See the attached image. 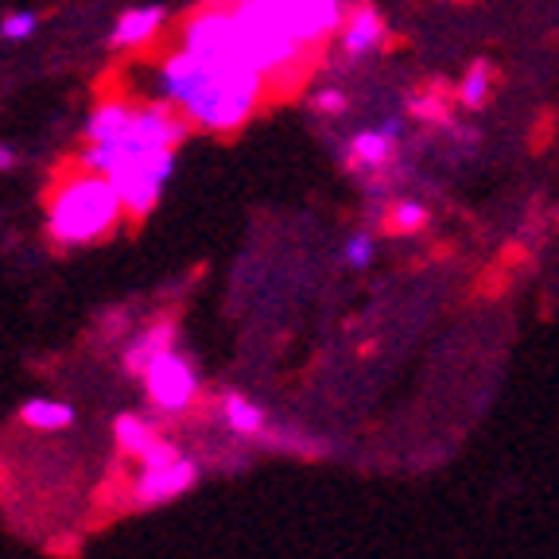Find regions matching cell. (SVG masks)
<instances>
[{
    "label": "cell",
    "instance_id": "obj_8",
    "mask_svg": "<svg viewBox=\"0 0 559 559\" xmlns=\"http://www.w3.org/2000/svg\"><path fill=\"white\" fill-rule=\"evenodd\" d=\"M272 16L284 24L292 39L304 47H319L342 27V0H264Z\"/></svg>",
    "mask_w": 559,
    "mask_h": 559
},
{
    "label": "cell",
    "instance_id": "obj_4",
    "mask_svg": "<svg viewBox=\"0 0 559 559\" xmlns=\"http://www.w3.org/2000/svg\"><path fill=\"white\" fill-rule=\"evenodd\" d=\"M175 47L199 55V59L214 62V67H229V62H245V32L237 20L234 4L229 9H199L183 20Z\"/></svg>",
    "mask_w": 559,
    "mask_h": 559
},
{
    "label": "cell",
    "instance_id": "obj_5",
    "mask_svg": "<svg viewBox=\"0 0 559 559\" xmlns=\"http://www.w3.org/2000/svg\"><path fill=\"white\" fill-rule=\"evenodd\" d=\"M194 481H199L194 459L179 454L167 439H159L148 454H140V478L132 498H136V506L152 509V506H164V501L183 498Z\"/></svg>",
    "mask_w": 559,
    "mask_h": 559
},
{
    "label": "cell",
    "instance_id": "obj_23",
    "mask_svg": "<svg viewBox=\"0 0 559 559\" xmlns=\"http://www.w3.org/2000/svg\"><path fill=\"white\" fill-rule=\"evenodd\" d=\"M9 167H16V152L9 144H0V171H9Z\"/></svg>",
    "mask_w": 559,
    "mask_h": 559
},
{
    "label": "cell",
    "instance_id": "obj_16",
    "mask_svg": "<svg viewBox=\"0 0 559 559\" xmlns=\"http://www.w3.org/2000/svg\"><path fill=\"white\" fill-rule=\"evenodd\" d=\"M114 439L121 443V451H129L140 459V454H148L152 447L159 443V431L152 428L144 416H129V412H124V416L114 419Z\"/></svg>",
    "mask_w": 559,
    "mask_h": 559
},
{
    "label": "cell",
    "instance_id": "obj_6",
    "mask_svg": "<svg viewBox=\"0 0 559 559\" xmlns=\"http://www.w3.org/2000/svg\"><path fill=\"white\" fill-rule=\"evenodd\" d=\"M175 171V148H159V152H144V156H132L117 167L109 179L121 191L124 214L132 222H144L156 210L159 194H164V183Z\"/></svg>",
    "mask_w": 559,
    "mask_h": 559
},
{
    "label": "cell",
    "instance_id": "obj_17",
    "mask_svg": "<svg viewBox=\"0 0 559 559\" xmlns=\"http://www.w3.org/2000/svg\"><path fill=\"white\" fill-rule=\"evenodd\" d=\"M493 79H498V70L489 67L486 59H478L463 74V86H459V105H466V109H481V105L489 102V94H493Z\"/></svg>",
    "mask_w": 559,
    "mask_h": 559
},
{
    "label": "cell",
    "instance_id": "obj_9",
    "mask_svg": "<svg viewBox=\"0 0 559 559\" xmlns=\"http://www.w3.org/2000/svg\"><path fill=\"white\" fill-rule=\"evenodd\" d=\"M384 39H389V35H384V20L369 0H361L358 9H349L346 20H342V27H338V47H342V55H349V59H361V55H369V51H381Z\"/></svg>",
    "mask_w": 559,
    "mask_h": 559
},
{
    "label": "cell",
    "instance_id": "obj_18",
    "mask_svg": "<svg viewBox=\"0 0 559 559\" xmlns=\"http://www.w3.org/2000/svg\"><path fill=\"white\" fill-rule=\"evenodd\" d=\"M428 206H419V202H408V199H401V202H393V206H389V214H384V234L389 237H408V234H419V229L428 226Z\"/></svg>",
    "mask_w": 559,
    "mask_h": 559
},
{
    "label": "cell",
    "instance_id": "obj_15",
    "mask_svg": "<svg viewBox=\"0 0 559 559\" xmlns=\"http://www.w3.org/2000/svg\"><path fill=\"white\" fill-rule=\"evenodd\" d=\"M20 419L35 431H67L74 424V408L62 401H47V396H35V401L20 404Z\"/></svg>",
    "mask_w": 559,
    "mask_h": 559
},
{
    "label": "cell",
    "instance_id": "obj_2",
    "mask_svg": "<svg viewBox=\"0 0 559 559\" xmlns=\"http://www.w3.org/2000/svg\"><path fill=\"white\" fill-rule=\"evenodd\" d=\"M124 218L121 191L102 171H62L59 187L47 199V229L59 245H94L114 234Z\"/></svg>",
    "mask_w": 559,
    "mask_h": 559
},
{
    "label": "cell",
    "instance_id": "obj_19",
    "mask_svg": "<svg viewBox=\"0 0 559 559\" xmlns=\"http://www.w3.org/2000/svg\"><path fill=\"white\" fill-rule=\"evenodd\" d=\"M443 90H428V94H419L416 102H412V114L419 117V121H436V124H451V114H447V105L451 102H443Z\"/></svg>",
    "mask_w": 559,
    "mask_h": 559
},
{
    "label": "cell",
    "instance_id": "obj_12",
    "mask_svg": "<svg viewBox=\"0 0 559 559\" xmlns=\"http://www.w3.org/2000/svg\"><path fill=\"white\" fill-rule=\"evenodd\" d=\"M164 349H175V326L171 323L148 326V331L140 334V338H132V346L124 349V369H129L132 377H140Z\"/></svg>",
    "mask_w": 559,
    "mask_h": 559
},
{
    "label": "cell",
    "instance_id": "obj_1",
    "mask_svg": "<svg viewBox=\"0 0 559 559\" xmlns=\"http://www.w3.org/2000/svg\"><path fill=\"white\" fill-rule=\"evenodd\" d=\"M156 86L167 105H175L194 129L234 132L257 114V105L269 97V74L249 62H214L175 47L156 59Z\"/></svg>",
    "mask_w": 559,
    "mask_h": 559
},
{
    "label": "cell",
    "instance_id": "obj_22",
    "mask_svg": "<svg viewBox=\"0 0 559 559\" xmlns=\"http://www.w3.org/2000/svg\"><path fill=\"white\" fill-rule=\"evenodd\" d=\"M314 109L326 117L346 114V94H342V90H323V94H314Z\"/></svg>",
    "mask_w": 559,
    "mask_h": 559
},
{
    "label": "cell",
    "instance_id": "obj_7",
    "mask_svg": "<svg viewBox=\"0 0 559 559\" xmlns=\"http://www.w3.org/2000/svg\"><path fill=\"white\" fill-rule=\"evenodd\" d=\"M140 384H144L148 401L164 412L191 408V401L199 396V373H194L191 361H187L183 354H175V349H164V354L140 373Z\"/></svg>",
    "mask_w": 559,
    "mask_h": 559
},
{
    "label": "cell",
    "instance_id": "obj_3",
    "mask_svg": "<svg viewBox=\"0 0 559 559\" xmlns=\"http://www.w3.org/2000/svg\"><path fill=\"white\" fill-rule=\"evenodd\" d=\"M234 12H237V20H241L245 62H249V67H257L261 74H269V79L299 70L307 47L284 32V24L272 16L264 0H234Z\"/></svg>",
    "mask_w": 559,
    "mask_h": 559
},
{
    "label": "cell",
    "instance_id": "obj_13",
    "mask_svg": "<svg viewBox=\"0 0 559 559\" xmlns=\"http://www.w3.org/2000/svg\"><path fill=\"white\" fill-rule=\"evenodd\" d=\"M132 114H136V105L121 102V97H109V102H102L94 109V114H90L86 140H90V144H102V140H117L124 129H129Z\"/></svg>",
    "mask_w": 559,
    "mask_h": 559
},
{
    "label": "cell",
    "instance_id": "obj_14",
    "mask_svg": "<svg viewBox=\"0 0 559 559\" xmlns=\"http://www.w3.org/2000/svg\"><path fill=\"white\" fill-rule=\"evenodd\" d=\"M222 419H226L237 436H264V428H269V412L241 393L222 396Z\"/></svg>",
    "mask_w": 559,
    "mask_h": 559
},
{
    "label": "cell",
    "instance_id": "obj_11",
    "mask_svg": "<svg viewBox=\"0 0 559 559\" xmlns=\"http://www.w3.org/2000/svg\"><path fill=\"white\" fill-rule=\"evenodd\" d=\"M164 9L156 4H144V9L124 12L121 20L114 24V47H148L156 44L159 27H164Z\"/></svg>",
    "mask_w": 559,
    "mask_h": 559
},
{
    "label": "cell",
    "instance_id": "obj_10",
    "mask_svg": "<svg viewBox=\"0 0 559 559\" xmlns=\"http://www.w3.org/2000/svg\"><path fill=\"white\" fill-rule=\"evenodd\" d=\"M401 140V121H384L381 129H366L349 140V164L354 167H381L393 156Z\"/></svg>",
    "mask_w": 559,
    "mask_h": 559
},
{
    "label": "cell",
    "instance_id": "obj_20",
    "mask_svg": "<svg viewBox=\"0 0 559 559\" xmlns=\"http://www.w3.org/2000/svg\"><path fill=\"white\" fill-rule=\"evenodd\" d=\"M32 32H35L32 12H12V16L0 20V35H4V39H27Z\"/></svg>",
    "mask_w": 559,
    "mask_h": 559
},
{
    "label": "cell",
    "instance_id": "obj_21",
    "mask_svg": "<svg viewBox=\"0 0 559 559\" xmlns=\"http://www.w3.org/2000/svg\"><path fill=\"white\" fill-rule=\"evenodd\" d=\"M346 261L354 264V269H366L369 261H373V237L369 234H354L346 241Z\"/></svg>",
    "mask_w": 559,
    "mask_h": 559
}]
</instances>
